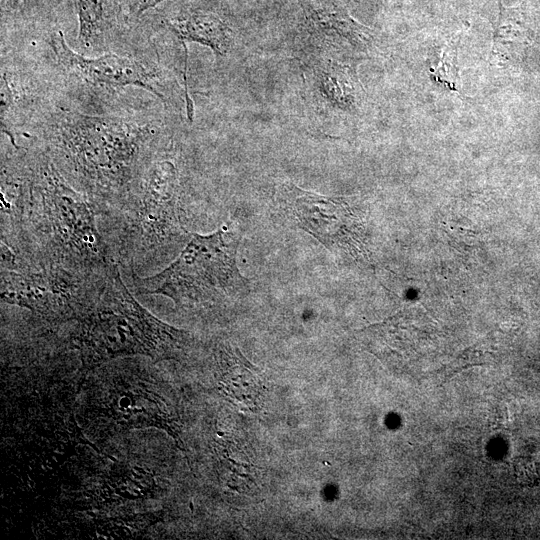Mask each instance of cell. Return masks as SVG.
I'll list each match as a JSON object with an SVG mask.
<instances>
[{"instance_id": "1", "label": "cell", "mask_w": 540, "mask_h": 540, "mask_svg": "<svg viewBox=\"0 0 540 540\" xmlns=\"http://www.w3.org/2000/svg\"><path fill=\"white\" fill-rule=\"evenodd\" d=\"M157 127L132 118L58 111L44 151L97 213L121 211L155 152Z\"/></svg>"}, {"instance_id": "2", "label": "cell", "mask_w": 540, "mask_h": 540, "mask_svg": "<svg viewBox=\"0 0 540 540\" xmlns=\"http://www.w3.org/2000/svg\"><path fill=\"white\" fill-rule=\"evenodd\" d=\"M26 188L15 230L1 245L35 263L107 274L116 263L100 235L96 209L43 151L24 154Z\"/></svg>"}, {"instance_id": "3", "label": "cell", "mask_w": 540, "mask_h": 540, "mask_svg": "<svg viewBox=\"0 0 540 540\" xmlns=\"http://www.w3.org/2000/svg\"><path fill=\"white\" fill-rule=\"evenodd\" d=\"M238 237L230 227L208 235L192 234L178 258L159 273L141 277L131 270L133 285L143 295H162L178 307H210L244 294L236 254Z\"/></svg>"}, {"instance_id": "4", "label": "cell", "mask_w": 540, "mask_h": 540, "mask_svg": "<svg viewBox=\"0 0 540 540\" xmlns=\"http://www.w3.org/2000/svg\"><path fill=\"white\" fill-rule=\"evenodd\" d=\"M179 174L173 161L153 156L121 211L120 256L130 268L165 252L182 233Z\"/></svg>"}, {"instance_id": "5", "label": "cell", "mask_w": 540, "mask_h": 540, "mask_svg": "<svg viewBox=\"0 0 540 540\" xmlns=\"http://www.w3.org/2000/svg\"><path fill=\"white\" fill-rule=\"evenodd\" d=\"M109 272L87 275L61 266L34 263L1 246V299L46 315L84 311L98 295Z\"/></svg>"}, {"instance_id": "6", "label": "cell", "mask_w": 540, "mask_h": 540, "mask_svg": "<svg viewBox=\"0 0 540 540\" xmlns=\"http://www.w3.org/2000/svg\"><path fill=\"white\" fill-rule=\"evenodd\" d=\"M89 337L97 348H175L182 334L154 319L133 297L121 279L118 265L109 272L91 304Z\"/></svg>"}, {"instance_id": "7", "label": "cell", "mask_w": 540, "mask_h": 540, "mask_svg": "<svg viewBox=\"0 0 540 540\" xmlns=\"http://www.w3.org/2000/svg\"><path fill=\"white\" fill-rule=\"evenodd\" d=\"M283 188L300 228L332 252L351 251L358 247L359 217L348 199L307 192L291 183Z\"/></svg>"}, {"instance_id": "8", "label": "cell", "mask_w": 540, "mask_h": 540, "mask_svg": "<svg viewBox=\"0 0 540 540\" xmlns=\"http://www.w3.org/2000/svg\"><path fill=\"white\" fill-rule=\"evenodd\" d=\"M49 43L59 65L91 87L115 90L137 86L164 100L157 87V70L138 59L117 54L83 56L67 44L61 30L51 33Z\"/></svg>"}, {"instance_id": "9", "label": "cell", "mask_w": 540, "mask_h": 540, "mask_svg": "<svg viewBox=\"0 0 540 540\" xmlns=\"http://www.w3.org/2000/svg\"><path fill=\"white\" fill-rule=\"evenodd\" d=\"M154 18L182 44L196 42L209 47L218 56L226 55L231 47V29L223 15L215 9L182 6L155 13Z\"/></svg>"}, {"instance_id": "10", "label": "cell", "mask_w": 540, "mask_h": 540, "mask_svg": "<svg viewBox=\"0 0 540 540\" xmlns=\"http://www.w3.org/2000/svg\"><path fill=\"white\" fill-rule=\"evenodd\" d=\"M78 20V39L95 49L109 42L129 23L122 0H71Z\"/></svg>"}, {"instance_id": "11", "label": "cell", "mask_w": 540, "mask_h": 540, "mask_svg": "<svg viewBox=\"0 0 540 540\" xmlns=\"http://www.w3.org/2000/svg\"><path fill=\"white\" fill-rule=\"evenodd\" d=\"M222 355L227 365L230 396L248 409L255 411L260 407L264 394L261 371L251 364L238 349H226Z\"/></svg>"}, {"instance_id": "12", "label": "cell", "mask_w": 540, "mask_h": 540, "mask_svg": "<svg viewBox=\"0 0 540 540\" xmlns=\"http://www.w3.org/2000/svg\"><path fill=\"white\" fill-rule=\"evenodd\" d=\"M457 46V43H448L438 65L431 68L433 77L441 84H445L452 91L457 90Z\"/></svg>"}, {"instance_id": "13", "label": "cell", "mask_w": 540, "mask_h": 540, "mask_svg": "<svg viewBox=\"0 0 540 540\" xmlns=\"http://www.w3.org/2000/svg\"><path fill=\"white\" fill-rule=\"evenodd\" d=\"M128 22L140 19L146 12L167 0H122Z\"/></svg>"}, {"instance_id": "14", "label": "cell", "mask_w": 540, "mask_h": 540, "mask_svg": "<svg viewBox=\"0 0 540 540\" xmlns=\"http://www.w3.org/2000/svg\"><path fill=\"white\" fill-rule=\"evenodd\" d=\"M26 0H5V7L8 10H17L20 9Z\"/></svg>"}]
</instances>
